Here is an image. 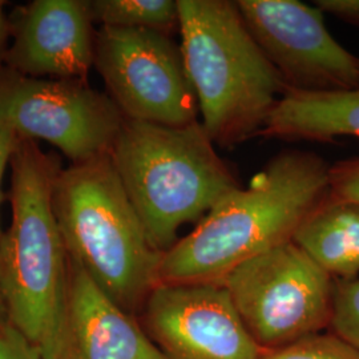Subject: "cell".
I'll list each match as a JSON object with an SVG mask.
<instances>
[{
	"mask_svg": "<svg viewBox=\"0 0 359 359\" xmlns=\"http://www.w3.org/2000/svg\"><path fill=\"white\" fill-rule=\"evenodd\" d=\"M93 65L126 118L167 127L198 121V102L181 47L152 29L100 27Z\"/></svg>",
	"mask_w": 359,
	"mask_h": 359,
	"instance_id": "8",
	"label": "cell"
},
{
	"mask_svg": "<svg viewBox=\"0 0 359 359\" xmlns=\"http://www.w3.org/2000/svg\"><path fill=\"white\" fill-rule=\"evenodd\" d=\"M258 359H359V350L334 333H318L266 350Z\"/></svg>",
	"mask_w": 359,
	"mask_h": 359,
	"instance_id": "16",
	"label": "cell"
},
{
	"mask_svg": "<svg viewBox=\"0 0 359 359\" xmlns=\"http://www.w3.org/2000/svg\"><path fill=\"white\" fill-rule=\"evenodd\" d=\"M329 191L330 167L320 156L299 151L276 156L248 188L225 194L163 255L158 285H222L250 258L292 241Z\"/></svg>",
	"mask_w": 359,
	"mask_h": 359,
	"instance_id": "1",
	"label": "cell"
},
{
	"mask_svg": "<svg viewBox=\"0 0 359 359\" xmlns=\"http://www.w3.org/2000/svg\"><path fill=\"white\" fill-rule=\"evenodd\" d=\"M6 67L22 75L84 80L95 60L87 0H32L10 13Z\"/></svg>",
	"mask_w": 359,
	"mask_h": 359,
	"instance_id": "11",
	"label": "cell"
},
{
	"mask_svg": "<svg viewBox=\"0 0 359 359\" xmlns=\"http://www.w3.org/2000/svg\"><path fill=\"white\" fill-rule=\"evenodd\" d=\"M19 142V137L13 133V130L7 128L0 123V208H1V201H3V192H1V184H3V177L6 173V169L8 165H11L13 154L16 151ZM3 231L0 226V237Z\"/></svg>",
	"mask_w": 359,
	"mask_h": 359,
	"instance_id": "21",
	"label": "cell"
},
{
	"mask_svg": "<svg viewBox=\"0 0 359 359\" xmlns=\"http://www.w3.org/2000/svg\"><path fill=\"white\" fill-rule=\"evenodd\" d=\"M144 321L167 359H258L262 353L222 285L160 283L144 305Z\"/></svg>",
	"mask_w": 359,
	"mask_h": 359,
	"instance_id": "10",
	"label": "cell"
},
{
	"mask_svg": "<svg viewBox=\"0 0 359 359\" xmlns=\"http://www.w3.org/2000/svg\"><path fill=\"white\" fill-rule=\"evenodd\" d=\"M314 4L322 13H332L359 26V0H316Z\"/></svg>",
	"mask_w": 359,
	"mask_h": 359,
	"instance_id": "20",
	"label": "cell"
},
{
	"mask_svg": "<svg viewBox=\"0 0 359 359\" xmlns=\"http://www.w3.org/2000/svg\"><path fill=\"white\" fill-rule=\"evenodd\" d=\"M52 208L69 261L129 314L144 308L164 253L149 243L111 156L62 168Z\"/></svg>",
	"mask_w": 359,
	"mask_h": 359,
	"instance_id": "3",
	"label": "cell"
},
{
	"mask_svg": "<svg viewBox=\"0 0 359 359\" xmlns=\"http://www.w3.org/2000/svg\"><path fill=\"white\" fill-rule=\"evenodd\" d=\"M330 326L335 335L359 350V280L334 283Z\"/></svg>",
	"mask_w": 359,
	"mask_h": 359,
	"instance_id": "17",
	"label": "cell"
},
{
	"mask_svg": "<svg viewBox=\"0 0 359 359\" xmlns=\"http://www.w3.org/2000/svg\"><path fill=\"white\" fill-rule=\"evenodd\" d=\"M293 241L332 277L359 273V205L327 196L299 225Z\"/></svg>",
	"mask_w": 359,
	"mask_h": 359,
	"instance_id": "14",
	"label": "cell"
},
{
	"mask_svg": "<svg viewBox=\"0 0 359 359\" xmlns=\"http://www.w3.org/2000/svg\"><path fill=\"white\" fill-rule=\"evenodd\" d=\"M149 243L165 253L180 228L198 222L241 187L201 121L167 127L124 118L109 152Z\"/></svg>",
	"mask_w": 359,
	"mask_h": 359,
	"instance_id": "5",
	"label": "cell"
},
{
	"mask_svg": "<svg viewBox=\"0 0 359 359\" xmlns=\"http://www.w3.org/2000/svg\"><path fill=\"white\" fill-rule=\"evenodd\" d=\"M57 157L22 139L11 160L13 219L0 237V281L13 329L47 359L65 321L69 257L52 208Z\"/></svg>",
	"mask_w": 359,
	"mask_h": 359,
	"instance_id": "2",
	"label": "cell"
},
{
	"mask_svg": "<svg viewBox=\"0 0 359 359\" xmlns=\"http://www.w3.org/2000/svg\"><path fill=\"white\" fill-rule=\"evenodd\" d=\"M8 325H10L8 311H7V305H6V299H4L3 289H1V281H0V332L3 329H6Z\"/></svg>",
	"mask_w": 359,
	"mask_h": 359,
	"instance_id": "23",
	"label": "cell"
},
{
	"mask_svg": "<svg viewBox=\"0 0 359 359\" xmlns=\"http://www.w3.org/2000/svg\"><path fill=\"white\" fill-rule=\"evenodd\" d=\"M92 22L100 27L152 29L170 35L180 27L176 0H87Z\"/></svg>",
	"mask_w": 359,
	"mask_h": 359,
	"instance_id": "15",
	"label": "cell"
},
{
	"mask_svg": "<svg viewBox=\"0 0 359 359\" xmlns=\"http://www.w3.org/2000/svg\"><path fill=\"white\" fill-rule=\"evenodd\" d=\"M7 1L0 0V71L6 67L7 52L11 43V20L6 13Z\"/></svg>",
	"mask_w": 359,
	"mask_h": 359,
	"instance_id": "22",
	"label": "cell"
},
{
	"mask_svg": "<svg viewBox=\"0 0 359 359\" xmlns=\"http://www.w3.org/2000/svg\"><path fill=\"white\" fill-rule=\"evenodd\" d=\"M236 6L289 90L359 88V59L330 35L317 6L298 0H237Z\"/></svg>",
	"mask_w": 359,
	"mask_h": 359,
	"instance_id": "9",
	"label": "cell"
},
{
	"mask_svg": "<svg viewBox=\"0 0 359 359\" xmlns=\"http://www.w3.org/2000/svg\"><path fill=\"white\" fill-rule=\"evenodd\" d=\"M0 359H43L38 347L8 325L0 332Z\"/></svg>",
	"mask_w": 359,
	"mask_h": 359,
	"instance_id": "19",
	"label": "cell"
},
{
	"mask_svg": "<svg viewBox=\"0 0 359 359\" xmlns=\"http://www.w3.org/2000/svg\"><path fill=\"white\" fill-rule=\"evenodd\" d=\"M329 196L359 205V158L330 167Z\"/></svg>",
	"mask_w": 359,
	"mask_h": 359,
	"instance_id": "18",
	"label": "cell"
},
{
	"mask_svg": "<svg viewBox=\"0 0 359 359\" xmlns=\"http://www.w3.org/2000/svg\"><path fill=\"white\" fill-rule=\"evenodd\" d=\"M124 118L84 80L0 71V123L18 137L50 142L72 164L109 154Z\"/></svg>",
	"mask_w": 359,
	"mask_h": 359,
	"instance_id": "7",
	"label": "cell"
},
{
	"mask_svg": "<svg viewBox=\"0 0 359 359\" xmlns=\"http://www.w3.org/2000/svg\"><path fill=\"white\" fill-rule=\"evenodd\" d=\"M261 135L306 140L359 137V88L287 90L268 117Z\"/></svg>",
	"mask_w": 359,
	"mask_h": 359,
	"instance_id": "13",
	"label": "cell"
},
{
	"mask_svg": "<svg viewBox=\"0 0 359 359\" xmlns=\"http://www.w3.org/2000/svg\"><path fill=\"white\" fill-rule=\"evenodd\" d=\"M47 359H167L132 314L69 261L65 321Z\"/></svg>",
	"mask_w": 359,
	"mask_h": 359,
	"instance_id": "12",
	"label": "cell"
},
{
	"mask_svg": "<svg viewBox=\"0 0 359 359\" xmlns=\"http://www.w3.org/2000/svg\"><path fill=\"white\" fill-rule=\"evenodd\" d=\"M222 286L265 351L321 333L332 322L333 277L293 240L250 258Z\"/></svg>",
	"mask_w": 359,
	"mask_h": 359,
	"instance_id": "6",
	"label": "cell"
},
{
	"mask_svg": "<svg viewBox=\"0 0 359 359\" xmlns=\"http://www.w3.org/2000/svg\"><path fill=\"white\" fill-rule=\"evenodd\" d=\"M177 4L181 52L208 135L231 147L261 133L289 88L245 26L236 1Z\"/></svg>",
	"mask_w": 359,
	"mask_h": 359,
	"instance_id": "4",
	"label": "cell"
}]
</instances>
